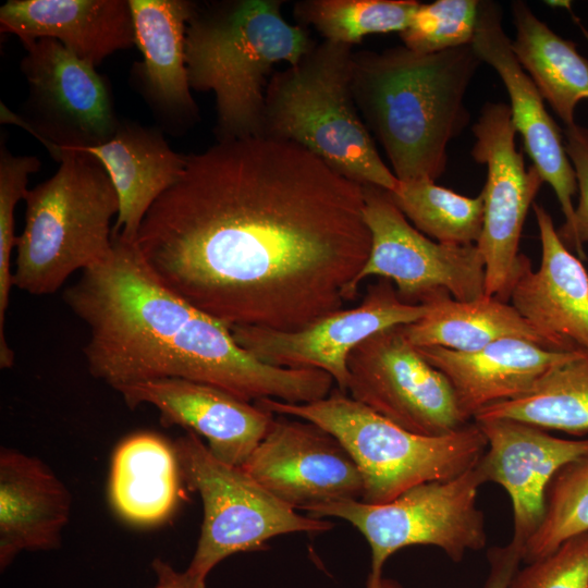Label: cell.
<instances>
[{
	"label": "cell",
	"mask_w": 588,
	"mask_h": 588,
	"mask_svg": "<svg viewBox=\"0 0 588 588\" xmlns=\"http://www.w3.org/2000/svg\"><path fill=\"white\" fill-rule=\"evenodd\" d=\"M82 151L94 157L109 175L119 198L112 235L135 242L152 204L183 174L186 156L168 145L157 130L120 122L107 142Z\"/></svg>",
	"instance_id": "23"
},
{
	"label": "cell",
	"mask_w": 588,
	"mask_h": 588,
	"mask_svg": "<svg viewBox=\"0 0 588 588\" xmlns=\"http://www.w3.org/2000/svg\"><path fill=\"white\" fill-rule=\"evenodd\" d=\"M511 8L516 29L514 54L565 127L575 124L577 103L588 99V60L524 1H513Z\"/></svg>",
	"instance_id": "27"
},
{
	"label": "cell",
	"mask_w": 588,
	"mask_h": 588,
	"mask_svg": "<svg viewBox=\"0 0 588 588\" xmlns=\"http://www.w3.org/2000/svg\"><path fill=\"white\" fill-rule=\"evenodd\" d=\"M502 12L493 1H479V16L473 47L482 62L501 77L509 97L511 120L523 137L524 147L543 182L550 184L565 217L572 223L577 180L566 154L561 128L544 107V99L512 50L502 27Z\"/></svg>",
	"instance_id": "18"
},
{
	"label": "cell",
	"mask_w": 588,
	"mask_h": 588,
	"mask_svg": "<svg viewBox=\"0 0 588 588\" xmlns=\"http://www.w3.org/2000/svg\"><path fill=\"white\" fill-rule=\"evenodd\" d=\"M242 467L295 510L363 497V479L350 453L327 430L304 419L275 418Z\"/></svg>",
	"instance_id": "15"
},
{
	"label": "cell",
	"mask_w": 588,
	"mask_h": 588,
	"mask_svg": "<svg viewBox=\"0 0 588 588\" xmlns=\"http://www.w3.org/2000/svg\"><path fill=\"white\" fill-rule=\"evenodd\" d=\"M485 483L477 464L461 475L418 485L382 504L343 500L309 509L316 518L336 517L352 524L370 547L367 588H377L385 561L414 546H434L454 562L487 542L483 515L476 505Z\"/></svg>",
	"instance_id": "9"
},
{
	"label": "cell",
	"mask_w": 588,
	"mask_h": 588,
	"mask_svg": "<svg viewBox=\"0 0 588 588\" xmlns=\"http://www.w3.org/2000/svg\"><path fill=\"white\" fill-rule=\"evenodd\" d=\"M362 184L289 140H219L186 156L136 237L148 268L233 327L302 329L353 301L371 235Z\"/></svg>",
	"instance_id": "1"
},
{
	"label": "cell",
	"mask_w": 588,
	"mask_h": 588,
	"mask_svg": "<svg viewBox=\"0 0 588 588\" xmlns=\"http://www.w3.org/2000/svg\"><path fill=\"white\" fill-rule=\"evenodd\" d=\"M24 47L21 69L29 88L27 117L16 115L1 102V122L15 123L32 133L57 161L63 150L110 139L120 121L109 86L95 66L51 38Z\"/></svg>",
	"instance_id": "10"
},
{
	"label": "cell",
	"mask_w": 588,
	"mask_h": 588,
	"mask_svg": "<svg viewBox=\"0 0 588 588\" xmlns=\"http://www.w3.org/2000/svg\"><path fill=\"white\" fill-rule=\"evenodd\" d=\"M181 470L173 443L154 432L133 433L117 446L110 467L109 500L135 526H155L174 512Z\"/></svg>",
	"instance_id": "25"
},
{
	"label": "cell",
	"mask_w": 588,
	"mask_h": 588,
	"mask_svg": "<svg viewBox=\"0 0 588 588\" xmlns=\"http://www.w3.org/2000/svg\"><path fill=\"white\" fill-rule=\"evenodd\" d=\"M424 304L425 316L403 326L405 336L416 347L473 352L501 339L519 338L553 351L549 341L512 304L495 297L485 295L460 302L441 292Z\"/></svg>",
	"instance_id": "26"
},
{
	"label": "cell",
	"mask_w": 588,
	"mask_h": 588,
	"mask_svg": "<svg viewBox=\"0 0 588 588\" xmlns=\"http://www.w3.org/2000/svg\"><path fill=\"white\" fill-rule=\"evenodd\" d=\"M499 418L575 436L588 433V353L555 365L525 394L490 405L473 419Z\"/></svg>",
	"instance_id": "28"
},
{
	"label": "cell",
	"mask_w": 588,
	"mask_h": 588,
	"mask_svg": "<svg viewBox=\"0 0 588 588\" xmlns=\"http://www.w3.org/2000/svg\"><path fill=\"white\" fill-rule=\"evenodd\" d=\"M490 574L486 588H509L522 561V551L513 542L505 547H494L488 554ZM377 588H403L396 580L382 577Z\"/></svg>",
	"instance_id": "36"
},
{
	"label": "cell",
	"mask_w": 588,
	"mask_h": 588,
	"mask_svg": "<svg viewBox=\"0 0 588 588\" xmlns=\"http://www.w3.org/2000/svg\"><path fill=\"white\" fill-rule=\"evenodd\" d=\"M351 397L421 436H444L469 424L449 380L405 336L403 326L379 331L347 357Z\"/></svg>",
	"instance_id": "12"
},
{
	"label": "cell",
	"mask_w": 588,
	"mask_h": 588,
	"mask_svg": "<svg viewBox=\"0 0 588 588\" xmlns=\"http://www.w3.org/2000/svg\"><path fill=\"white\" fill-rule=\"evenodd\" d=\"M151 568L156 575L152 588H206V579L193 575L187 569L176 571L161 559H155Z\"/></svg>",
	"instance_id": "37"
},
{
	"label": "cell",
	"mask_w": 588,
	"mask_h": 588,
	"mask_svg": "<svg viewBox=\"0 0 588 588\" xmlns=\"http://www.w3.org/2000/svg\"><path fill=\"white\" fill-rule=\"evenodd\" d=\"M58 171L25 195L13 286L30 295L57 292L75 271L112 249L119 198L103 167L88 154L61 151Z\"/></svg>",
	"instance_id": "6"
},
{
	"label": "cell",
	"mask_w": 588,
	"mask_h": 588,
	"mask_svg": "<svg viewBox=\"0 0 588 588\" xmlns=\"http://www.w3.org/2000/svg\"><path fill=\"white\" fill-rule=\"evenodd\" d=\"M588 531V456L576 460L551 480L543 519L527 540L522 561L530 563L553 552L571 537Z\"/></svg>",
	"instance_id": "31"
},
{
	"label": "cell",
	"mask_w": 588,
	"mask_h": 588,
	"mask_svg": "<svg viewBox=\"0 0 588 588\" xmlns=\"http://www.w3.org/2000/svg\"><path fill=\"white\" fill-rule=\"evenodd\" d=\"M274 415L318 425L335 437L356 463L362 500L382 504L421 483L454 478L474 467L487 449L476 422L444 436L407 431L340 390L311 403L255 402Z\"/></svg>",
	"instance_id": "7"
},
{
	"label": "cell",
	"mask_w": 588,
	"mask_h": 588,
	"mask_svg": "<svg viewBox=\"0 0 588 588\" xmlns=\"http://www.w3.org/2000/svg\"><path fill=\"white\" fill-rule=\"evenodd\" d=\"M541 264L527 258L511 289V304L556 352L588 353V272L560 238L550 213L532 204Z\"/></svg>",
	"instance_id": "19"
},
{
	"label": "cell",
	"mask_w": 588,
	"mask_h": 588,
	"mask_svg": "<svg viewBox=\"0 0 588 588\" xmlns=\"http://www.w3.org/2000/svg\"><path fill=\"white\" fill-rule=\"evenodd\" d=\"M417 350L449 380L469 420L490 405L525 394L552 367L580 353L555 352L519 338L501 339L473 352Z\"/></svg>",
	"instance_id": "20"
},
{
	"label": "cell",
	"mask_w": 588,
	"mask_h": 588,
	"mask_svg": "<svg viewBox=\"0 0 588 588\" xmlns=\"http://www.w3.org/2000/svg\"><path fill=\"white\" fill-rule=\"evenodd\" d=\"M363 187L371 248L352 284L353 299L359 283L373 275L393 281L400 298L409 304H424L441 292L460 302L485 296V262L476 244L432 241L406 220L388 191Z\"/></svg>",
	"instance_id": "11"
},
{
	"label": "cell",
	"mask_w": 588,
	"mask_h": 588,
	"mask_svg": "<svg viewBox=\"0 0 588 588\" xmlns=\"http://www.w3.org/2000/svg\"><path fill=\"white\" fill-rule=\"evenodd\" d=\"M474 422L487 440L477 467L485 482H495L507 492L513 510L511 542L523 551L543 519L551 480L567 464L588 456V438L563 439L505 418Z\"/></svg>",
	"instance_id": "16"
},
{
	"label": "cell",
	"mask_w": 588,
	"mask_h": 588,
	"mask_svg": "<svg viewBox=\"0 0 588 588\" xmlns=\"http://www.w3.org/2000/svg\"><path fill=\"white\" fill-rule=\"evenodd\" d=\"M0 29L23 45L58 40L95 68L135 45L128 0H9L0 8Z\"/></svg>",
	"instance_id": "22"
},
{
	"label": "cell",
	"mask_w": 588,
	"mask_h": 588,
	"mask_svg": "<svg viewBox=\"0 0 588 588\" xmlns=\"http://www.w3.org/2000/svg\"><path fill=\"white\" fill-rule=\"evenodd\" d=\"M473 133L471 156L487 166L483 223L476 244L485 262V295L507 302L527 259L518 254L525 218L543 180L534 166L526 168L516 149L510 106L487 102Z\"/></svg>",
	"instance_id": "13"
},
{
	"label": "cell",
	"mask_w": 588,
	"mask_h": 588,
	"mask_svg": "<svg viewBox=\"0 0 588 588\" xmlns=\"http://www.w3.org/2000/svg\"><path fill=\"white\" fill-rule=\"evenodd\" d=\"M277 0H240L196 13L187 23L185 66L191 88L212 91L219 140L264 136L267 75L297 64L315 46L287 23Z\"/></svg>",
	"instance_id": "4"
},
{
	"label": "cell",
	"mask_w": 588,
	"mask_h": 588,
	"mask_svg": "<svg viewBox=\"0 0 588 588\" xmlns=\"http://www.w3.org/2000/svg\"><path fill=\"white\" fill-rule=\"evenodd\" d=\"M566 154L576 173L578 204L569 225H562L558 234L562 242L573 247L579 258H585L583 245L588 242V128L578 124L563 131Z\"/></svg>",
	"instance_id": "35"
},
{
	"label": "cell",
	"mask_w": 588,
	"mask_h": 588,
	"mask_svg": "<svg viewBox=\"0 0 588 588\" xmlns=\"http://www.w3.org/2000/svg\"><path fill=\"white\" fill-rule=\"evenodd\" d=\"M479 16L477 0H437L419 4L400 33L409 50L430 54L473 44Z\"/></svg>",
	"instance_id": "33"
},
{
	"label": "cell",
	"mask_w": 588,
	"mask_h": 588,
	"mask_svg": "<svg viewBox=\"0 0 588 588\" xmlns=\"http://www.w3.org/2000/svg\"><path fill=\"white\" fill-rule=\"evenodd\" d=\"M109 255L82 271L63 301L88 328L89 373L122 385L181 378L219 388L246 402L282 400L293 371L241 347L229 327L161 283L135 242L112 235Z\"/></svg>",
	"instance_id": "2"
},
{
	"label": "cell",
	"mask_w": 588,
	"mask_h": 588,
	"mask_svg": "<svg viewBox=\"0 0 588 588\" xmlns=\"http://www.w3.org/2000/svg\"><path fill=\"white\" fill-rule=\"evenodd\" d=\"M71 494L38 457L0 450V569L24 551L58 549L71 515Z\"/></svg>",
	"instance_id": "21"
},
{
	"label": "cell",
	"mask_w": 588,
	"mask_h": 588,
	"mask_svg": "<svg viewBox=\"0 0 588 588\" xmlns=\"http://www.w3.org/2000/svg\"><path fill=\"white\" fill-rule=\"evenodd\" d=\"M527 564L515 573L509 588H588V531Z\"/></svg>",
	"instance_id": "34"
},
{
	"label": "cell",
	"mask_w": 588,
	"mask_h": 588,
	"mask_svg": "<svg viewBox=\"0 0 588 588\" xmlns=\"http://www.w3.org/2000/svg\"><path fill=\"white\" fill-rule=\"evenodd\" d=\"M419 4L416 0H311L297 3L295 14L324 40L353 46L370 34L401 33Z\"/></svg>",
	"instance_id": "30"
},
{
	"label": "cell",
	"mask_w": 588,
	"mask_h": 588,
	"mask_svg": "<svg viewBox=\"0 0 588 588\" xmlns=\"http://www.w3.org/2000/svg\"><path fill=\"white\" fill-rule=\"evenodd\" d=\"M173 445L182 479L203 502L200 536L186 568L193 575L207 579L221 561L259 550L273 537L333 527L322 518L298 514L243 467L216 457L196 433L186 431Z\"/></svg>",
	"instance_id": "8"
},
{
	"label": "cell",
	"mask_w": 588,
	"mask_h": 588,
	"mask_svg": "<svg viewBox=\"0 0 588 588\" xmlns=\"http://www.w3.org/2000/svg\"><path fill=\"white\" fill-rule=\"evenodd\" d=\"M426 313V304L403 302L391 281L381 278L368 286L358 306L328 314L302 329L233 327L230 330L235 342L256 358L278 367L320 369L345 393L350 353L372 334L416 322Z\"/></svg>",
	"instance_id": "14"
},
{
	"label": "cell",
	"mask_w": 588,
	"mask_h": 588,
	"mask_svg": "<svg viewBox=\"0 0 588 588\" xmlns=\"http://www.w3.org/2000/svg\"><path fill=\"white\" fill-rule=\"evenodd\" d=\"M482 63L473 44L421 54L404 47L354 54L352 90L399 181H436L449 142L469 121L464 97Z\"/></svg>",
	"instance_id": "3"
},
{
	"label": "cell",
	"mask_w": 588,
	"mask_h": 588,
	"mask_svg": "<svg viewBox=\"0 0 588 588\" xmlns=\"http://www.w3.org/2000/svg\"><path fill=\"white\" fill-rule=\"evenodd\" d=\"M414 226L436 242L452 245L477 244L483 223V197H467L421 179L399 181L388 192Z\"/></svg>",
	"instance_id": "29"
},
{
	"label": "cell",
	"mask_w": 588,
	"mask_h": 588,
	"mask_svg": "<svg viewBox=\"0 0 588 588\" xmlns=\"http://www.w3.org/2000/svg\"><path fill=\"white\" fill-rule=\"evenodd\" d=\"M352 46L324 40L266 88L264 136L305 148L335 172L388 192L399 180L382 161L352 90Z\"/></svg>",
	"instance_id": "5"
},
{
	"label": "cell",
	"mask_w": 588,
	"mask_h": 588,
	"mask_svg": "<svg viewBox=\"0 0 588 588\" xmlns=\"http://www.w3.org/2000/svg\"><path fill=\"white\" fill-rule=\"evenodd\" d=\"M134 44L143 56L137 64L145 97L168 119L195 118L185 66V34L195 4L184 0H128Z\"/></svg>",
	"instance_id": "24"
},
{
	"label": "cell",
	"mask_w": 588,
	"mask_h": 588,
	"mask_svg": "<svg viewBox=\"0 0 588 588\" xmlns=\"http://www.w3.org/2000/svg\"><path fill=\"white\" fill-rule=\"evenodd\" d=\"M40 168V160L35 156L12 155L1 144L0 151V367L11 368L14 352L5 339L4 324L9 296L13 286L11 256L16 246L14 234V210L20 199L27 193L28 175Z\"/></svg>",
	"instance_id": "32"
},
{
	"label": "cell",
	"mask_w": 588,
	"mask_h": 588,
	"mask_svg": "<svg viewBox=\"0 0 588 588\" xmlns=\"http://www.w3.org/2000/svg\"><path fill=\"white\" fill-rule=\"evenodd\" d=\"M130 408L154 406L164 427L180 426L204 437L219 460L243 466L270 430L275 416L210 384L181 379L148 380L115 390Z\"/></svg>",
	"instance_id": "17"
}]
</instances>
